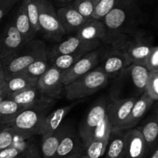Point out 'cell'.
<instances>
[{"mask_svg":"<svg viewBox=\"0 0 158 158\" xmlns=\"http://www.w3.org/2000/svg\"><path fill=\"white\" fill-rule=\"evenodd\" d=\"M107 49L103 54L100 52V61L102 63L100 67L110 80L119 77L124 69L131 66V63L127 56L120 49L112 46H109Z\"/></svg>","mask_w":158,"mask_h":158,"instance_id":"obj_9","label":"cell"},{"mask_svg":"<svg viewBox=\"0 0 158 158\" xmlns=\"http://www.w3.org/2000/svg\"><path fill=\"white\" fill-rule=\"evenodd\" d=\"M98 1H99V0H94V2H95V4H96V3H97Z\"/></svg>","mask_w":158,"mask_h":158,"instance_id":"obj_49","label":"cell"},{"mask_svg":"<svg viewBox=\"0 0 158 158\" xmlns=\"http://www.w3.org/2000/svg\"><path fill=\"white\" fill-rule=\"evenodd\" d=\"M56 2L60 3H66V2H69L73 1V0H56Z\"/></svg>","mask_w":158,"mask_h":158,"instance_id":"obj_45","label":"cell"},{"mask_svg":"<svg viewBox=\"0 0 158 158\" xmlns=\"http://www.w3.org/2000/svg\"><path fill=\"white\" fill-rule=\"evenodd\" d=\"M137 98V97H131L117 99L108 103L106 117L113 128L122 129Z\"/></svg>","mask_w":158,"mask_h":158,"instance_id":"obj_13","label":"cell"},{"mask_svg":"<svg viewBox=\"0 0 158 158\" xmlns=\"http://www.w3.org/2000/svg\"><path fill=\"white\" fill-rule=\"evenodd\" d=\"M120 158H125L124 157H120Z\"/></svg>","mask_w":158,"mask_h":158,"instance_id":"obj_50","label":"cell"},{"mask_svg":"<svg viewBox=\"0 0 158 158\" xmlns=\"http://www.w3.org/2000/svg\"><path fill=\"white\" fill-rule=\"evenodd\" d=\"M25 9L28 15L32 29L35 34L40 32L39 25V11L36 0H23Z\"/></svg>","mask_w":158,"mask_h":158,"instance_id":"obj_31","label":"cell"},{"mask_svg":"<svg viewBox=\"0 0 158 158\" xmlns=\"http://www.w3.org/2000/svg\"><path fill=\"white\" fill-rule=\"evenodd\" d=\"M49 66H50L49 65V57H48L47 52L39 57L19 74L26 76V77L38 79L47 70Z\"/></svg>","mask_w":158,"mask_h":158,"instance_id":"obj_29","label":"cell"},{"mask_svg":"<svg viewBox=\"0 0 158 158\" xmlns=\"http://www.w3.org/2000/svg\"><path fill=\"white\" fill-rule=\"evenodd\" d=\"M100 49H95L87 52L69 69L63 71L61 80L63 86L73 83L96 68L100 63Z\"/></svg>","mask_w":158,"mask_h":158,"instance_id":"obj_10","label":"cell"},{"mask_svg":"<svg viewBox=\"0 0 158 158\" xmlns=\"http://www.w3.org/2000/svg\"><path fill=\"white\" fill-rule=\"evenodd\" d=\"M0 69H2V66L1 63H0Z\"/></svg>","mask_w":158,"mask_h":158,"instance_id":"obj_48","label":"cell"},{"mask_svg":"<svg viewBox=\"0 0 158 158\" xmlns=\"http://www.w3.org/2000/svg\"><path fill=\"white\" fill-rule=\"evenodd\" d=\"M77 105V103H72L68 106H62L55 110L52 112L49 113L45 117L43 123L40 129V135H44L46 134L53 133L62 126L63 120L66 118L69 111Z\"/></svg>","mask_w":158,"mask_h":158,"instance_id":"obj_21","label":"cell"},{"mask_svg":"<svg viewBox=\"0 0 158 158\" xmlns=\"http://www.w3.org/2000/svg\"><path fill=\"white\" fill-rule=\"evenodd\" d=\"M6 83V77H5L4 72L2 69H0V86Z\"/></svg>","mask_w":158,"mask_h":158,"instance_id":"obj_43","label":"cell"},{"mask_svg":"<svg viewBox=\"0 0 158 158\" xmlns=\"http://www.w3.org/2000/svg\"><path fill=\"white\" fill-rule=\"evenodd\" d=\"M148 147L137 128H132L125 132V158H143L148 151Z\"/></svg>","mask_w":158,"mask_h":158,"instance_id":"obj_15","label":"cell"},{"mask_svg":"<svg viewBox=\"0 0 158 158\" xmlns=\"http://www.w3.org/2000/svg\"><path fill=\"white\" fill-rule=\"evenodd\" d=\"M19 134L12 127H4L0 131V151L14 145L15 137Z\"/></svg>","mask_w":158,"mask_h":158,"instance_id":"obj_33","label":"cell"},{"mask_svg":"<svg viewBox=\"0 0 158 158\" xmlns=\"http://www.w3.org/2000/svg\"><path fill=\"white\" fill-rule=\"evenodd\" d=\"M56 13L66 33L77 32L87 19L79 13L72 5L60 8Z\"/></svg>","mask_w":158,"mask_h":158,"instance_id":"obj_20","label":"cell"},{"mask_svg":"<svg viewBox=\"0 0 158 158\" xmlns=\"http://www.w3.org/2000/svg\"><path fill=\"white\" fill-rule=\"evenodd\" d=\"M100 43H88L80 40L77 35H72L66 40L57 43L52 49L50 56L66 55V54L83 52L87 53L98 49Z\"/></svg>","mask_w":158,"mask_h":158,"instance_id":"obj_14","label":"cell"},{"mask_svg":"<svg viewBox=\"0 0 158 158\" xmlns=\"http://www.w3.org/2000/svg\"><path fill=\"white\" fill-rule=\"evenodd\" d=\"M145 92L154 102L158 99V71L150 72Z\"/></svg>","mask_w":158,"mask_h":158,"instance_id":"obj_35","label":"cell"},{"mask_svg":"<svg viewBox=\"0 0 158 158\" xmlns=\"http://www.w3.org/2000/svg\"><path fill=\"white\" fill-rule=\"evenodd\" d=\"M95 5L94 0H74L72 6L84 18L89 19L92 17Z\"/></svg>","mask_w":158,"mask_h":158,"instance_id":"obj_34","label":"cell"},{"mask_svg":"<svg viewBox=\"0 0 158 158\" xmlns=\"http://www.w3.org/2000/svg\"><path fill=\"white\" fill-rule=\"evenodd\" d=\"M124 130L113 128L106 146V158H120L124 154Z\"/></svg>","mask_w":158,"mask_h":158,"instance_id":"obj_22","label":"cell"},{"mask_svg":"<svg viewBox=\"0 0 158 158\" xmlns=\"http://www.w3.org/2000/svg\"><path fill=\"white\" fill-rule=\"evenodd\" d=\"M109 79L101 67L97 66L73 83L63 86L66 97L71 101L86 98L105 87Z\"/></svg>","mask_w":158,"mask_h":158,"instance_id":"obj_2","label":"cell"},{"mask_svg":"<svg viewBox=\"0 0 158 158\" xmlns=\"http://www.w3.org/2000/svg\"><path fill=\"white\" fill-rule=\"evenodd\" d=\"M143 136L149 150L157 148L158 135V122L157 117L151 118L140 127L137 128Z\"/></svg>","mask_w":158,"mask_h":158,"instance_id":"obj_28","label":"cell"},{"mask_svg":"<svg viewBox=\"0 0 158 158\" xmlns=\"http://www.w3.org/2000/svg\"><path fill=\"white\" fill-rule=\"evenodd\" d=\"M7 98L13 100L14 102L24 107L25 109L39 106V105L46 104V103H55V100L53 99L48 98L42 94L37 89L35 85L19 92L15 93L9 96Z\"/></svg>","mask_w":158,"mask_h":158,"instance_id":"obj_16","label":"cell"},{"mask_svg":"<svg viewBox=\"0 0 158 158\" xmlns=\"http://www.w3.org/2000/svg\"><path fill=\"white\" fill-rule=\"evenodd\" d=\"M150 158H158V150H157V148H154V149L153 150V153H152V154H151V157H150Z\"/></svg>","mask_w":158,"mask_h":158,"instance_id":"obj_44","label":"cell"},{"mask_svg":"<svg viewBox=\"0 0 158 158\" xmlns=\"http://www.w3.org/2000/svg\"><path fill=\"white\" fill-rule=\"evenodd\" d=\"M39 11L40 32L51 41L59 42L66 34L56 11L49 0H36Z\"/></svg>","mask_w":158,"mask_h":158,"instance_id":"obj_6","label":"cell"},{"mask_svg":"<svg viewBox=\"0 0 158 158\" xmlns=\"http://www.w3.org/2000/svg\"><path fill=\"white\" fill-rule=\"evenodd\" d=\"M79 151H84L80 136L72 128L66 127L54 158H66Z\"/></svg>","mask_w":158,"mask_h":158,"instance_id":"obj_18","label":"cell"},{"mask_svg":"<svg viewBox=\"0 0 158 158\" xmlns=\"http://www.w3.org/2000/svg\"><path fill=\"white\" fill-rule=\"evenodd\" d=\"M85 54L86 53L76 52V53L66 54V55L50 56L49 61H50L51 66L57 68L61 71H65L72 66Z\"/></svg>","mask_w":158,"mask_h":158,"instance_id":"obj_30","label":"cell"},{"mask_svg":"<svg viewBox=\"0 0 158 158\" xmlns=\"http://www.w3.org/2000/svg\"><path fill=\"white\" fill-rule=\"evenodd\" d=\"M112 126L106 115L96 129L90 141L84 148L83 154L87 158H100L105 154Z\"/></svg>","mask_w":158,"mask_h":158,"instance_id":"obj_11","label":"cell"},{"mask_svg":"<svg viewBox=\"0 0 158 158\" xmlns=\"http://www.w3.org/2000/svg\"><path fill=\"white\" fill-rule=\"evenodd\" d=\"M81 158H87V157H86V156H85V155H84V154H83V156H82V157H81Z\"/></svg>","mask_w":158,"mask_h":158,"instance_id":"obj_46","label":"cell"},{"mask_svg":"<svg viewBox=\"0 0 158 158\" xmlns=\"http://www.w3.org/2000/svg\"><path fill=\"white\" fill-rule=\"evenodd\" d=\"M108 103L109 101L107 99L102 97L91 106L86 115L82 120L79 126L78 133L84 148L89 143L96 129L106 115Z\"/></svg>","mask_w":158,"mask_h":158,"instance_id":"obj_7","label":"cell"},{"mask_svg":"<svg viewBox=\"0 0 158 158\" xmlns=\"http://www.w3.org/2000/svg\"><path fill=\"white\" fill-rule=\"evenodd\" d=\"M143 14L137 0H120L102 20L106 28L104 43L114 46L119 41L140 29Z\"/></svg>","mask_w":158,"mask_h":158,"instance_id":"obj_1","label":"cell"},{"mask_svg":"<svg viewBox=\"0 0 158 158\" xmlns=\"http://www.w3.org/2000/svg\"><path fill=\"white\" fill-rule=\"evenodd\" d=\"M19 0H0V6H12Z\"/></svg>","mask_w":158,"mask_h":158,"instance_id":"obj_41","label":"cell"},{"mask_svg":"<svg viewBox=\"0 0 158 158\" xmlns=\"http://www.w3.org/2000/svg\"><path fill=\"white\" fill-rule=\"evenodd\" d=\"M24 40L15 28L13 22L9 23L1 34L0 63L4 66L24 46Z\"/></svg>","mask_w":158,"mask_h":158,"instance_id":"obj_8","label":"cell"},{"mask_svg":"<svg viewBox=\"0 0 158 158\" xmlns=\"http://www.w3.org/2000/svg\"><path fill=\"white\" fill-rule=\"evenodd\" d=\"M8 97V93L6 89V83L0 86V103Z\"/></svg>","mask_w":158,"mask_h":158,"instance_id":"obj_39","label":"cell"},{"mask_svg":"<svg viewBox=\"0 0 158 158\" xmlns=\"http://www.w3.org/2000/svg\"><path fill=\"white\" fill-rule=\"evenodd\" d=\"M21 156L22 157L19 158H42L38 149L33 144L29 145L27 148H25L24 151Z\"/></svg>","mask_w":158,"mask_h":158,"instance_id":"obj_38","label":"cell"},{"mask_svg":"<svg viewBox=\"0 0 158 158\" xmlns=\"http://www.w3.org/2000/svg\"><path fill=\"white\" fill-rule=\"evenodd\" d=\"M126 71H127L131 77L133 86L136 88L138 94L141 95L145 92L150 72L145 66L136 64H131L127 68Z\"/></svg>","mask_w":158,"mask_h":158,"instance_id":"obj_26","label":"cell"},{"mask_svg":"<svg viewBox=\"0 0 158 158\" xmlns=\"http://www.w3.org/2000/svg\"><path fill=\"white\" fill-rule=\"evenodd\" d=\"M25 148L15 145L0 151V158H19L23 154Z\"/></svg>","mask_w":158,"mask_h":158,"instance_id":"obj_37","label":"cell"},{"mask_svg":"<svg viewBox=\"0 0 158 158\" xmlns=\"http://www.w3.org/2000/svg\"></svg>","mask_w":158,"mask_h":158,"instance_id":"obj_51","label":"cell"},{"mask_svg":"<svg viewBox=\"0 0 158 158\" xmlns=\"http://www.w3.org/2000/svg\"><path fill=\"white\" fill-rule=\"evenodd\" d=\"M0 49H1V35H0Z\"/></svg>","mask_w":158,"mask_h":158,"instance_id":"obj_47","label":"cell"},{"mask_svg":"<svg viewBox=\"0 0 158 158\" xmlns=\"http://www.w3.org/2000/svg\"><path fill=\"white\" fill-rule=\"evenodd\" d=\"M66 126H61L53 133L43 135L41 140L42 158H54L56 154L60 142L61 140Z\"/></svg>","mask_w":158,"mask_h":158,"instance_id":"obj_23","label":"cell"},{"mask_svg":"<svg viewBox=\"0 0 158 158\" xmlns=\"http://www.w3.org/2000/svg\"><path fill=\"white\" fill-rule=\"evenodd\" d=\"M120 0H99L95 5L92 18L102 21Z\"/></svg>","mask_w":158,"mask_h":158,"instance_id":"obj_32","label":"cell"},{"mask_svg":"<svg viewBox=\"0 0 158 158\" xmlns=\"http://www.w3.org/2000/svg\"><path fill=\"white\" fill-rule=\"evenodd\" d=\"M154 103V100L150 98L146 92L142 94L140 97H139L136 100L131 111V114L128 118L127 119L121 130L127 131V130L134 128L144 117V115L148 113Z\"/></svg>","mask_w":158,"mask_h":158,"instance_id":"obj_19","label":"cell"},{"mask_svg":"<svg viewBox=\"0 0 158 158\" xmlns=\"http://www.w3.org/2000/svg\"><path fill=\"white\" fill-rule=\"evenodd\" d=\"M47 52L46 44L40 40H33L25 44L21 50L2 67L6 80L19 74L39 57Z\"/></svg>","mask_w":158,"mask_h":158,"instance_id":"obj_5","label":"cell"},{"mask_svg":"<svg viewBox=\"0 0 158 158\" xmlns=\"http://www.w3.org/2000/svg\"><path fill=\"white\" fill-rule=\"evenodd\" d=\"M12 22H13L16 29L24 40L25 43H28L32 40H35L34 37H35V33L32 29L30 22L28 18L27 14H26V9H25L24 4L23 2L20 5L18 11L15 14V19Z\"/></svg>","mask_w":158,"mask_h":158,"instance_id":"obj_24","label":"cell"},{"mask_svg":"<svg viewBox=\"0 0 158 158\" xmlns=\"http://www.w3.org/2000/svg\"><path fill=\"white\" fill-rule=\"evenodd\" d=\"M154 45L151 37L143 29H138L116 43L112 47L117 48L124 52L131 64L144 66L145 60L151 52Z\"/></svg>","mask_w":158,"mask_h":158,"instance_id":"obj_4","label":"cell"},{"mask_svg":"<svg viewBox=\"0 0 158 158\" xmlns=\"http://www.w3.org/2000/svg\"><path fill=\"white\" fill-rule=\"evenodd\" d=\"M38 79L17 74L6 80V89L8 97L15 93L26 89L31 86H35Z\"/></svg>","mask_w":158,"mask_h":158,"instance_id":"obj_27","label":"cell"},{"mask_svg":"<svg viewBox=\"0 0 158 158\" xmlns=\"http://www.w3.org/2000/svg\"><path fill=\"white\" fill-rule=\"evenodd\" d=\"M11 9L12 6H0V20L8 13Z\"/></svg>","mask_w":158,"mask_h":158,"instance_id":"obj_40","label":"cell"},{"mask_svg":"<svg viewBox=\"0 0 158 158\" xmlns=\"http://www.w3.org/2000/svg\"><path fill=\"white\" fill-rule=\"evenodd\" d=\"M81 40L88 43H103L106 39V28L103 22L89 18L77 32Z\"/></svg>","mask_w":158,"mask_h":158,"instance_id":"obj_17","label":"cell"},{"mask_svg":"<svg viewBox=\"0 0 158 158\" xmlns=\"http://www.w3.org/2000/svg\"><path fill=\"white\" fill-rule=\"evenodd\" d=\"M144 66L149 72L158 71V47L157 46L152 47L151 52L145 60Z\"/></svg>","mask_w":158,"mask_h":158,"instance_id":"obj_36","label":"cell"},{"mask_svg":"<svg viewBox=\"0 0 158 158\" xmlns=\"http://www.w3.org/2000/svg\"><path fill=\"white\" fill-rule=\"evenodd\" d=\"M62 73L63 71L50 66L41 77H39L35 86L45 97L53 100L58 99L63 87L61 80Z\"/></svg>","mask_w":158,"mask_h":158,"instance_id":"obj_12","label":"cell"},{"mask_svg":"<svg viewBox=\"0 0 158 158\" xmlns=\"http://www.w3.org/2000/svg\"><path fill=\"white\" fill-rule=\"evenodd\" d=\"M83 152H84V151H77V152L73 154L72 155L69 156V157L66 158H81V157L83 154Z\"/></svg>","mask_w":158,"mask_h":158,"instance_id":"obj_42","label":"cell"},{"mask_svg":"<svg viewBox=\"0 0 158 158\" xmlns=\"http://www.w3.org/2000/svg\"><path fill=\"white\" fill-rule=\"evenodd\" d=\"M25 108L9 98L0 103V125L9 127L15 117Z\"/></svg>","mask_w":158,"mask_h":158,"instance_id":"obj_25","label":"cell"},{"mask_svg":"<svg viewBox=\"0 0 158 158\" xmlns=\"http://www.w3.org/2000/svg\"><path fill=\"white\" fill-rule=\"evenodd\" d=\"M53 103H46L26 108L19 113L9 127H12L23 139L40 135V129L45 117L49 114Z\"/></svg>","mask_w":158,"mask_h":158,"instance_id":"obj_3","label":"cell"}]
</instances>
